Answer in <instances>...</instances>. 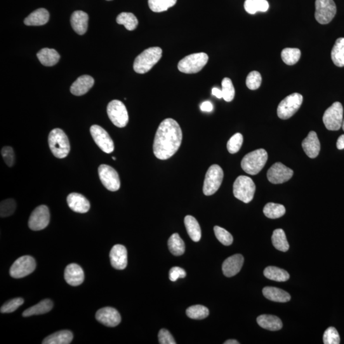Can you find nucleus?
<instances>
[{
	"mask_svg": "<svg viewBox=\"0 0 344 344\" xmlns=\"http://www.w3.org/2000/svg\"><path fill=\"white\" fill-rule=\"evenodd\" d=\"M343 107L340 102H334L325 111L322 117L324 126L330 131L340 129L343 122Z\"/></svg>",
	"mask_w": 344,
	"mask_h": 344,
	"instance_id": "nucleus-10",
	"label": "nucleus"
},
{
	"mask_svg": "<svg viewBox=\"0 0 344 344\" xmlns=\"http://www.w3.org/2000/svg\"><path fill=\"white\" fill-rule=\"evenodd\" d=\"M107 114L110 121L118 128H124L128 124V113L126 106L121 101H110L107 106Z\"/></svg>",
	"mask_w": 344,
	"mask_h": 344,
	"instance_id": "nucleus-9",
	"label": "nucleus"
},
{
	"mask_svg": "<svg viewBox=\"0 0 344 344\" xmlns=\"http://www.w3.org/2000/svg\"><path fill=\"white\" fill-rule=\"evenodd\" d=\"M302 102L303 96L300 94L293 93L287 96L278 106V117L281 119L290 118L298 111Z\"/></svg>",
	"mask_w": 344,
	"mask_h": 344,
	"instance_id": "nucleus-8",
	"label": "nucleus"
},
{
	"mask_svg": "<svg viewBox=\"0 0 344 344\" xmlns=\"http://www.w3.org/2000/svg\"><path fill=\"white\" fill-rule=\"evenodd\" d=\"M263 294L266 298L275 302L285 303L291 300L290 294L277 287H264Z\"/></svg>",
	"mask_w": 344,
	"mask_h": 344,
	"instance_id": "nucleus-25",
	"label": "nucleus"
},
{
	"mask_svg": "<svg viewBox=\"0 0 344 344\" xmlns=\"http://www.w3.org/2000/svg\"><path fill=\"white\" fill-rule=\"evenodd\" d=\"M294 172L281 162L273 164L267 172L268 180L274 185H279L290 180Z\"/></svg>",
	"mask_w": 344,
	"mask_h": 344,
	"instance_id": "nucleus-16",
	"label": "nucleus"
},
{
	"mask_svg": "<svg viewBox=\"0 0 344 344\" xmlns=\"http://www.w3.org/2000/svg\"><path fill=\"white\" fill-rule=\"evenodd\" d=\"M50 221V213L48 207L41 206L33 211L28 221V226L31 230L40 231L45 229Z\"/></svg>",
	"mask_w": 344,
	"mask_h": 344,
	"instance_id": "nucleus-14",
	"label": "nucleus"
},
{
	"mask_svg": "<svg viewBox=\"0 0 344 344\" xmlns=\"http://www.w3.org/2000/svg\"><path fill=\"white\" fill-rule=\"evenodd\" d=\"M244 9L250 14H255L258 12L265 13L269 9V4L267 0H246Z\"/></svg>",
	"mask_w": 344,
	"mask_h": 344,
	"instance_id": "nucleus-35",
	"label": "nucleus"
},
{
	"mask_svg": "<svg viewBox=\"0 0 344 344\" xmlns=\"http://www.w3.org/2000/svg\"><path fill=\"white\" fill-rule=\"evenodd\" d=\"M110 263L117 270H124L128 265V253L126 247L122 245H115L110 253Z\"/></svg>",
	"mask_w": 344,
	"mask_h": 344,
	"instance_id": "nucleus-18",
	"label": "nucleus"
},
{
	"mask_svg": "<svg viewBox=\"0 0 344 344\" xmlns=\"http://www.w3.org/2000/svg\"><path fill=\"white\" fill-rule=\"evenodd\" d=\"M255 184L247 176L238 177L233 184V195L240 201L248 204L253 200L255 193Z\"/></svg>",
	"mask_w": 344,
	"mask_h": 344,
	"instance_id": "nucleus-5",
	"label": "nucleus"
},
{
	"mask_svg": "<svg viewBox=\"0 0 344 344\" xmlns=\"http://www.w3.org/2000/svg\"><path fill=\"white\" fill-rule=\"evenodd\" d=\"M209 61L206 53H200L190 54L179 61L178 69L185 74H196L201 71Z\"/></svg>",
	"mask_w": 344,
	"mask_h": 344,
	"instance_id": "nucleus-6",
	"label": "nucleus"
},
{
	"mask_svg": "<svg viewBox=\"0 0 344 344\" xmlns=\"http://www.w3.org/2000/svg\"><path fill=\"white\" fill-rule=\"evenodd\" d=\"M185 224L188 235L194 242H199L201 239L202 231L199 222L192 216L185 217Z\"/></svg>",
	"mask_w": 344,
	"mask_h": 344,
	"instance_id": "nucleus-31",
	"label": "nucleus"
},
{
	"mask_svg": "<svg viewBox=\"0 0 344 344\" xmlns=\"http://www.w3.org/2000/svg\"><path fill=\"white\" fill-rule=\"evenodd\" d=\"M98 174L101 183L106 189L110 192H116L121 186L118 173L110 166L101 164L98 168Z\"/></svg>",
	"mask_w": 344,
	"mask_h": 344,
	"instance_id": "nucleus-13",
	"label": "nucleus"
},
{
	"mask_svg": "<svg viewBox=\"0 0 344 344\" xmlns=\"http://www.w3.org/2000/svg\"><path fill=\"white\" fill-rule=\"evenodd\" d=\"M186 314L191 319L201 320L209 316V310L204 305H193L186 310Z\"/></svg>",
	"mask_w": 344,
	"mask_h": 344,
	"instance_id": "nucleus-41",
	"label": "nucleus"
},
{
	"mask_svg": "<svg viewBox=\"0 0 344 344\" xmlns=\"http://www.w3.org/2000/svg\"><path fill=\"white\" fill-rule=\"evenodd\" d=\"M264 275L267 279L277 282H285L289 279V274L286 270L276 267H268L264 270Z\"/></svg>",
	"mask_w": 344,
	"mask_h": 344,
	"instance_id": "nucleus-33",
	"label": "nucleus"
},
{
	"mask_svg": "<svg viewBox=\"0 0 344 344\" xmlns=\"http://www.w3.org/2000/svg\"><path fill=\"white\" fill-rule=\"evenodd\" d=\"M2 155L5 162L9 166L12 167L15 162V154L13 148L9 146H6L2 149Z\"/></svg>",
	"mask_w": 344,
	"mask_h": 344,
	"instance_id": "nucleus-49",
	"label": "nucleus"
},
{
	"mask_svg": "<svg viewBox=\"0 0 344 344\" xmlns=\"http://www.w3.org/2000/svg\"><path fill=\"white\" fill-rule=\"evenodd\" d=\"M36 261L33 257H20L13 263L10 269V275L15 279H20L31 274L36 268Z\"/></svg>",
	"mask_w": 344,
	"mask_h": 344,
	"instance_id": "nucleus-12",
	"label": "nucleus"
},
{
	"mask_svg": "<svg viewBox=\"0 0 344 344\" xmlns=\"http://www.w3.org/2000/svg\"><path fill=\"white\" fill-rule=\"evenodd\" d=\"M212 93H213V95L215 96L216 98L219 99L223 98V91L219 88H214L213 90H212Z\"/></svg>",
	"mask_w": 344,
	"mask_h": 344,
	"instance_id": "nucleus-54",
	"label": "nucleus"
},
{
	"mask_svg": "<svg viewBox=\"0 0 344 344\" xmlns=\"http://www.w3.org/2000/svg\"><path fill=\"white\" fill-rule=\"evenodd\" d=\"M341 127H342V129L344 131V120H343L342 125H341Z\"/></svg>",
	"mask_w": 344,
	"mask_h": 344,
	"instance_id": "nucleus-56",
	"label": "nucleus"
},
{
	"mask_svg": "<svg viewBox=\"0 0 344 344\" xmlns=\"http://www.w3.org/2000/svg\"><path fill=\"white\" fill-rule=\"evenodd\" d=\"M186 276V272L182 268L175 267L171 268L169 272V280L175 282L179 278H185Z\"/></svg>",
	"mask_w": 344,
	"mask_h": 344,
	"instance_id": "nucleus-51",
	"label": "nucleus"
},
{
	"mask_svg": "<svg viewBox=\"0 0 344 344\" xmlns=\"http://www.w3.org/2000/svg\"><path fill=\"white\" fill-rule=\"evenodd\" d=\"M89 16L83 11H78L72 14L71 25L73 30L79 35L86 34L88 28Z\"/></svg>",
	"mask_w": 344,
	"mask_h": 344,
	"instance_id": "nucleus-24",
	"label": "nucleus"
},
{
	"mask_svg": "<svg viewBox=\"0 0 344 344\" xmlns=\"http://www.w3.org/2000/svg\"><path fill=\"white\" fill-rule=\"evenodd\" d=\"M225 344H239L240 343L237 340H228L226 341Z\"/></svg>",
	"mask_w": 344,
	"mask_h": 344,
	"instance_id": "nucleus-55",
	"label": "nucleus"
},
{
	"mask_svg": "<svg viewBox=\"0 0 344 344\" xmlns=\"http://www.w3.org/2000/svg\"><path fill=\"white\" fill-rule=\"evenodd\" d=\"M262 81L260 73L257 71L250 72L246 79V86L251 90H256L260 88Z\"/></svg>",
	"mask_w": 344,
	"mask_h": 344,
	"instance_id": "nucleus-46",
	"label": "nucleus"
},
{
	"mask_svg": "<svg viewBox=\"0 0 344 344\" xmlns=\"http://www.w3.org/2000/svg\"><path fill=\"white\" fill-rule=\"evenodd\" d=\"M223 98L227 102L232 101L235 97V91L232 81L226 77L222 81Z\"/></svg>",
	"mask_w": 344,
	"mask_h": 344,
	"instance_id": "nucleus-42",
	"label": "nucleus"
},
{
	"mask_svg": "<svg viewBox=\"0 0 344 344\" xmlns=\"http://www.w3.org/2000/svg\"><path fill=\"white\" fill-rule=\"evenodd\" d=\"M257 322L260 326L270 331L280 330L282 322L279 317L272 315H261L257 318Z\"/></svg>",
	"mask_w": 344,
	"mask_h": 344,
	"instance_id": "nucleus-26",
	"label": "nucleus"
},
{
	"mask_svg": "<svg viewBox=\"0 0 344 344\" xmlns=\"http://www.w3.org/2000/svg\"><path fill=\"white\" fill-rule=\"evenodd\" d=\"M178 0H148V7L154 13H162L174 7Z\"/></svg>",
	"mask_w": 344,
	"mask_h": 344,
	"instance_id": "nucleus-40",
	"label": "nucleus"
},
{
	"mask_svg": "<svg viewBox=\"0 0 344 344\" xmlns=\"http://www.w3.org/2000/svg\"><path fill=\"white\" fill-rule=\"evenodd\" d=\"M16 209V203L13 199H7L0 205V216L2 218L13 215Z\"/></svg>",
	"mask_w": 344,
	"mask_h": 344,
	"instance_id": "nucleus-45",
	"label": "nucleus"
},
{
	"mask_svg": "<svg viewBox=\"0 0 344 344\" xmlns=\"http://www.w3.org/2000/svg\"><path fill=\"white\" fill-rule=\"evenodd\" d=\"M244 261L243 256L239 254H235L226 259L222 266L224 275L228 277L235 276L241 270Z\"/></svg>",
	"mask_w": 344,
	"mask_h": 344,
	"instance_id": "nucleus-19",
	"label": "nucleus"
},
{
	"mask_svg": "<svg viewBox=\"0 0 344 344\" xmlns=\"http://www.w3.org/2000/svg\"><path fill=\"white\" fill-rule=\"evenodd\" d=\"M159 342L161 344H176V341L174 340L170 333L165 329H161L158 334Z\"/></svg>",
	"mask_w": 344,
	"mask_h": 344,
	"instance_id": "nucleus-50",
	"label": "nucleus"
},
{
	"mask_svg": "<svg viewBox=\"0 0 344 344\" xmlns=\"http://www.w3.org/2000/svg\"><path fill=\"white\" fill-rule=\"evenodd\" d=\"M112 159H114V160H116V158H115V157H112Z\"/></svg>",
	"mask_w": 344,
	"mask_h": 344,
	"instance_id": "nucleus-57",
	"label": "nucleus"
},
{
	"mask_svg": "<svg viewBox=\"0 0 344 344\" xmlns=\"http://www.w3.org/2000/svg\"><path fill=\"white\" fill-rule=\"evenodd\" d=\"M224 172L218 164H213L207 170L203 192L206 196H211L220 189L223 183Z\"/></svg>",
	"mask_w": 344,
	"mask_h": 344,
	"instance_id": "nucleus-7",
	"label": "nucleus"
},
{
	"mask_svg": "<svg viewBox=\"0 0 344 344\" xmlns=\"http://www.w3.org/2000/svg\"><path fill=\"white\" fill-rule=\"evenodd\" d=\"M169 251L174 256L183 255L185 252V244L178 233H174L168 241Z\"/></svg>",
	"mask_w": 344,
	"mask_h": 344,
	"instance_id": "nucleus-36",
	"label": "nucleus"
},
{
	"mask_svg": "<svg viewBox=\"0 0 344 344\" xmlns=\"http://www.w3.org/2000/svg\"><path fill=\"white\" fill-rule=\"evenodd\" d=\"M183 132L178 122L171 118L164 119L155 133L153 152L157 159L170 158L180 148Z\"/></svg>",
	"mask_w": 344,
	"mask_h": 344,
	"instance_id": "nucleus-1",
	"label": "nucleus"
},
{
	"mask_svg": "<svg viewBox=\"0 0 344 344\" xmlns=\"http://www.w3.org/2000/svg\"><path fill=\"white\" fill-rule=\"evenodd\" d=\"M336 147L339 150L344 149V135L339 136L337 142H336Z\"/></svg>",
	"mask_w": 344,
	"mask_h": 344,
	"instance_id": "nucleus-53",
	"label": "nucleus"
},
{
	"mask_svg": "<svg viewBox=\"0 0 344 344\" xmlns=\"http://www.w3.org/2000/svg\"><path fill=\"white\" fill-rule=\"evenodd\" d=\"M96 319L101 324L108 327H115L121 321V317L118 311L112 307H104L98 310Z\"/></svg>",
	"mask_w": 344,
	"mask_h": 344,
	"instance_id": "nucleus-17",
	"label": "nucleus"
},
{
	"mask_svg": "<svg viewBox=\"0 0 344 344\" xmlns=\"http://www.w3.org/2000/svg\"><path fill=\"white\" fill-rule=\"evenodd\" d=\"M331 60L336 67H344V38L336 40L331 53Z\"/></svg>",
	"mask_w": 344,
	"mask_h": 344,
	"instance_id": "nucleus-32",
	"label": "nucleus"
},
{
	"mask_svg": "<svg viewBox=\"0 0 344 344\" xmlns=\"http://www.w3.org/2000/svg\"><path fill=\"white\" fill-rule=\"evenodd\" d=\"M53 307V303L49 299H46L41 301V302L37 304V305L32 306V307L25 310L23 313V316L30 317L35 315H41L46 314L52 310Z\"/></svg>",
	"mask_w": 344,
	"mask_h": 344,
	"instance_id": "nucleus-30",
	"label": "nucleus"
},
{
	"mask_svg": "<svg viewBox=\"0 0 344 344\" xmlns=\"http://www.w3.org/2000/svg\"><path fill=\"white\" fill-rule=\"evenodd\" d=\"M95 84V80L89 75H84L78 78L72 84L70 91L75 96H82L88 93Z\"/></svg>",
	"mask_w": 344,
	"mask_h": 344,
	"instance_id": "nucleus-23",
	"label": "nucleus"
},
{
	"mask_svg": "<svg viewBox=\"0 0 344 344\" xmlns=\"http://www.w3.org/2000/svg\"><path fill=\"white\" fill-rule=\"evenodd\" d=\"M272 241L275 249L282 252L288 251L289 245L283 230L277 229L273 231Z\"/></svg>",
	"mask_w": 344,
	"mask_h": 344,
	"instance_id": "nucleus-34",
	"label": "nucleus"
},
{
	"mask_svg": "<svg viewBox=\"0 0 344 344\" xmlns=\"http://www.w3.org/2000/svg\"><path fill=\"white\" fill-rule=\"evenodd\" d=\"M37 57L40 62L46 67H52L57 64L60 59V54L57 51L49 48L42 49L37 53Z\"/></svg>",
	"mask_w": 344,
	"mask_h": 344,
	"instance_id": "nucleus-28",
	"label": "nucleus"
},
{
	"mask_svg": "<svg viewBox=\"0 0 344 344\" xmlns=\"http://www.w3.org/2000/svg\"><path fill=\"white\" fill-rule=\"evenodd\" d=\"M301 57V51L297 48H286L282 50L281 58L287 65H294L298 62Z\"/></svg>",
	"mask_w": 344,
	"mask_h": 344,
	"instance_id": "nucleus-39",
	"label": "nucleus"
},
{
	"mask_svg": "<svg viewBox=\"0 0 344 344\" xmlns=\"http://www.w3.org/2000/svg\"><path fill=\"white\" fill-rule=\"evenodd\" d=\"M49 20V13L46 9H39L33 12L25 20L27 26H42L46 25Z\"/></svg>",
	"mask_w": 344,
	"mask_h": 344,
	"instance_id": "nucleus-27",
	"label": "nucleus"
},
{
	"mask_svg": "<svg viewBox=\"0 0 344 344\" xmlns=\"http://www.w3.org/2000/svg\"><path fill=\"white\" fill-rule=\"evenodd\" d=\"M48 141L52 153L57 158H65L69 154V140L62 129L56 128L52 130L49 134Z\"/></svg>",
	"mask_w": 344,
	"mask_h": 344,
	"instance_id": "nucleus-3",
	"label": "nucleus"
},
{
	"mask_svg": "<svg viewBox=\"0 0 344 344\" xmlns=\"http://www.w3.org/2000/svg\"><path fill=\"white\" fill-rule=\"evenodd\" d=\"M244 138L241 133H237L232 136L227 143V149L231 154L239 151L243 143Z\"/></svg>",
	"mask_w": 344,
	"mask_h": 344,
	"instance_id": "nucleus-43",
	"label": "nucleus"
},
{
	"mask_svg": "<svg viewBox=\"0 0 344 344\" xmlns=\"http://www.w3.org/2000/svg\"><path fill=\"white\" fill-rule=\"evenodd\" d=\"M267 160V152L260 148L245 155L241 162L242 168L249 175H256L265 166Z\"/></svg>",
	"mask_w": 344,
	"mask_h": 344,
	"instance_id": "nucleus-4",
	"label": "nucleus"
},
{
	"mask_svg": "<svg viewBox=\"0 0 344 344\" xmlns=\"http://www.w3.org/2000/svg\"><path fill=\"white\" fill-rule=\"evenodd\" d=\"M107 1H111V0H107Z\"/></svg>",
	"mask_w": 344,
	"mask_h": 344,
	"instance_id": "nucleus-58",
	"label": "nucleus"
},
{
	"mask_svg": "<svg viewBox=\"0 0 344 344\" xmlns=\"http://www.w3.org/2000/svg\"><path fill=\"white\" fill-rule=\"evenodd\" d=\"M214 230L217 239L221 244L225 246H230L233 243V236L227 230L218 226H216Z\"/></svg>",
	"mask_w": 344,
	"mask_h": 344,
	"instance_id": "nucleus-44",
	"label": "nucleus"
},
{
	"mask_svg": "<svg viewBox=\"0 0 344 344\" xmlns=\"http://www.w3.org/2000/svg\"><path fill=\"white\" fill-rule=\"evenodd\" d=\"M315 18L321 25L330 23L336 13V7L333 0H315Z\"/></svg>",
	"mask_w": 344,
	"mask_h": 344,
	"instance_id": "nucleus-11",
	"label": "nucleus"
},
{
	"mask_svg": "<svg viewBox=\"0 0 344 344\" xmlns=\"http://www.w3.org/2000/svg\"><path fill=\"white\" fill-rule=\"evenodd\" d=\"M116 21L119 25L124 26V27L129 31L135 30L138 24L136 16L133 14L129 13L120 14L117 17Z\"/></svg>",
	"mask_w": 344,
	"mask_h": 344,
	"instance_id": "nucleus-38",
	"label": "nucleus"
},
{
	"mask_svg": "<svg viewBox=\"0 0 344 344\" xmlns=\"http://www.w3.org/2000/svg\"><path fill=\"white\" fill-rule=\"evenodd\" d=\"M162 49L154 47L146 49L135 58L133 69L138 74H143L150 71L162 57Z\"/></svg>",
	"mask_w": 344,
	"mask_h": 344,
	"instance_id": "nucleus-2",
	"label": "nucleus"
},
{
	"mask_svg": "<svg viewBox=\"0 0 344 344\" xmlns=\"http://www.w3.org/2000/svg\"><path fill=\"white\" fill-rule=\"evenodd\" d=\"M301 145H302L304 152L310 158H315L319 155L320 144L317 133L315 131L309 132L307 137L303 140Z\"/></svg>",
	"mask_w": 344,
	"mask_h": 344,
	"instance_id": "nucleus-21",
	"label": "nucleus"
},
{
	"mask_svg": "<svg viewBox=\"0 0 344 344\" xmlns=\"http://www.w3.org/2000/svg\"><path fill=\"white\" fill-rule=\"evenodd\" d=\"M263 213L268 218L277 219L284 215L286 213V209L281 204L268 203L264 207Z\"/></svg>",
	"mask_w": 344,
	"mask_h": 344,
	"instance_id": "nucleus-37",
	"label": "nucleus"
},
{
	"mask_svg": "<svg viewBox=\"0 0 344 344\" xmlns=\"http://www.w3.org/2000/svg\"><path fill=\"white\" fill-rule=\"evenodd\" d=\"M68 206L75 213L84 214L90 209V203L83 195L72 193L67 197Z\"/></svg>",
	"mask_w": 344,
	"mask_h": 344,
	"instance_id": "nucleus-20",
	"label": "nucleus"
},
{
	"mask_svg": "<svg viewBox=\"0 0 344 344\" xmlns=\"http://www.w3.org/2000/svg\"><path fill=\"white\" fill-rule=\"evenodd\" d=\"M90 132L92 137L96 145L103 150V152L110 154L114 151V143L109 134L106 130L98 125H93L91 127Z\"/></svg>",
	"mask_w": 344,
	"mask_h": 344,
	"instance_id": "nucleus-15",
	"label": "nucleus"
},
{
	"mask_svg": "<svg viewBox=\"0 0 344 344\" xmlns=\"http://www.w3.org/2000/svg\"><path fill=\"white\" fill-rule=\"evenodd\" d=\"M24 302V300L21 298L13 299V300L7 301V302L2 306L0 312L4 313V314L14 312V311L17 310L20 306L22 305Z\"/></svg>",
	"mask_w": 344,
	"mask_h": 344,
	"instance_id": "nucleus-47",
	"label": "nucleus"
},
{
	"mask_svg": "<svg viewBox=\"0 0 344 344\" xmlns=\"http://www.w3.org/2000/svg\"><path fill=\"white\" fill-rule=\"evenodd\" d=\"M200 109L202 110L203 112H211L213 110V103L210 102L209 101H204V103H202L201 106H200Z\"/></svg>",
	"mask_w": 344,
	"mask_h": 344,
	"instance_id": "nucleus-52",
	"label": "nucleus"
},
{
	"mask_svg": "<svg viewBox=\"0 0 344 344\" xmlns=\"http://www.w3.org/2000/svg\"><path fill=\"white\" fill-rule=\"evenodd\" d=\"M73 333L68 330H62L56 332L47 336L44 339L43 344H69L73 340Z\"/></svg>",
	"mask_w": 344,
	"mask_h": 344,
	"instance_id": "nucleus-29",
	"label": "nucleus"
},
{
	"mask_svg": "<svg viewBox=\"0 0 344 344\" xmlns=\"http://www.w3.org/2000/svg\"><path fill=\"white\" fill-rule=\"evenodd\" d=\"M340 338L337 330L333 327H329L325 331L323 335L324 344L340 343Z\"/></svg>",
	"mask_w": 344,
	"mask_h": 344,
	"instance_id": "nucleus-48",
	"label": "nucleus"
},
{
	"mask_svg": "<svg viewBox=\"0 0 344 344\" xmlns=\"http://www.w3.org/2000/svg\"><path fill=\"white\" fill-rule=\"evenodd\" d=\"M65 279L67 283L70 285V286H79L84 282V271L77 264H70L65 268Z\"/></svg>",
	"mask_w": 344,
	"mask_h": 344,
	"instance_id": "nucleus-22",
	"label": "nucleus"
}]
</instances>
